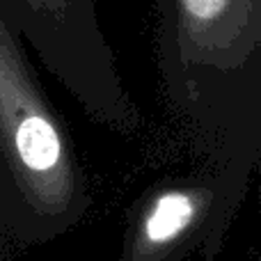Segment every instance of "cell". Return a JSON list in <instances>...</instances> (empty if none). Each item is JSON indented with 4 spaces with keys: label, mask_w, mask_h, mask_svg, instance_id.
Wrapping results in <instances>:
<instances>
[{
    "label": "cell",
    "mask_w": 261,
    "mask_h": 261,
    "mask_svg": "<svg viewBox=\"0 0 261 261\" xmlns=\"http://www.w3.org/2000/svg\"><path fill=\"white\" fill-rule=\"evenodd\" d=\"M163 87L234 202L261 156V0H156Z\"/></svg>",
    "instance_id": "6da1fadb"
},
{
    "label": "cell",
    "mask_w": 261,
    "mask_h": 261,
    "mask_svg": "<svg viewBox=\"0 0 261 261\" xmlns=\"http://www.w3.org/2000/svg\"><path fill=\"white\" fill-rule=\"evenodd\" d=\"M92 206L64 122L25 53L0 18V220L23 245H44L71 231Z\"/></svg>",
    "instance_id": "7a4b0ae2"
},
{
    "label": "cell",
    "mask_w": 261,
    "mask_h": 261,
    "mask_svg": "<svg viewBox=\"0 0 261 261\" xmlns=\"http://www.w3.org/2000/svg\"><path fill=\"white\" fill-rule=\"evenodd\" d=\"M0 18L37 50L94 122L122 135L140 126V113L101 30L99 0H0Z\"/></svg>",
    "instance_id": "3957f363"
},
{
    "label": "cell",
    "mask_w": 261,
    "mask_h": 261,
    "mask_svg": "<svg viewBox=\"0 0 261 261\" xmlns=\"http://www.w3.org/2000/svg\"><path fill=\"white\" fill-rule=\"evenodd\" d=\"M239 206L216 172L188 174L153 186L128 211L117 261H186L220 252Z\"/></svg>",
    "instance_id": "277c9868"
},
{
    "label": "cell",
    "mask_w": 261,
    "mask_h": 261,
    "mask_svg": "<svg viewBox=\"0 0 261 261\" xmlns=\"http://www.w3.org/2000/svg\"><path fill=\"white\" fill-rule=\"evenodd\" d=\"M3 231H7V229H5V225H3V220H0V234H3Z\"/></svg>",
    "instance_id": "5b68a950"
}]
</instances>
